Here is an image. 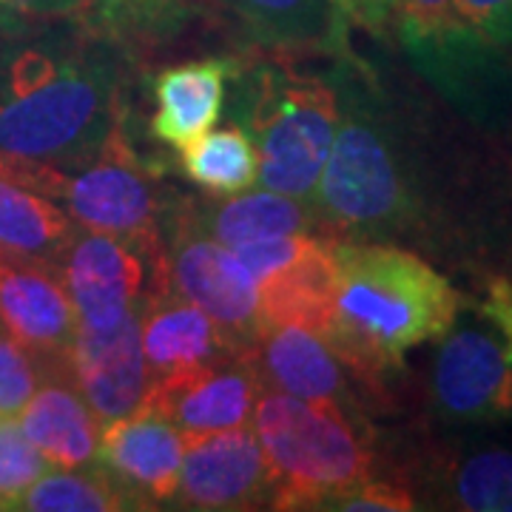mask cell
<instances>
[{
  "instance_id": "obj_1",
  "label": "cell",
  "mask_w": 512,
  "mask_h": 512,
  "mask_svg": "<svg viewBox=\"0 0 512 512\" xmlns=\"http://www.w3.org/2000/svg\"><path fill=\"white\" fill-rule=\"evenodd\" d=\"M123 43L74 15L0 23V160L74 168L123 128Z\"/></svg>"
},
{
  "instance_id": "obj_2",
  "label": "cell",
  "mask_w": 512,
  "mask_h": 512,
  "mask_svg": "<svg viewBox=\"0 0 512 512\" xmlns=\"http://www.w3.org/2000/svg\"><path fill=\"white\" fill-rule=\"evenodd\" d=\"M328 77L339 120L313 194L319 231L367 242L421 239L433 231V211L410 131L362 60L336 57Z\"/></svg>"
},
{
  "instance_id": "obj_3",
  "label": "cell",
  "mask_w": 512,
  "mask_h": 512,
  "mask_svg": "<svg viewBox=\"0 0 512 512\" xmlns=\"http://www.w3.org/2000/svg\"><path fill=\"white\" fill-rule=\"evenodd\" d=\"M464 296L427 259L396 242H333V308L325 342L362 384L402 370L410 350L439 342Z\"/></svg>"
},
{
  "instance_id": "obj_4",
  "label": "cell",
  "mask_w": 512,
  "mask_h": 512,
  "mask_svg": "<svg viewBox=\"0 0 512 512\" xmlns=\"http://www.w3.org/2000/svg\"><path fill=\"white\" fill-rule=\"evenodd\" d=\"M251 427L271 473V510H319L376 478L379 456L362 413L262 387Z\"/></svg>"
},
{
  "instance_id": "obj_5",
  "label": "cell",
  "mask_w": 512,
  "mask_h": 512,
  "mask_svg": "<svg viewBox=\"0 0 512 512\" xmlns=\"http://www.w3.org/2000/svg\"><path fill=\"white\" fill-rule=\"evenodd\" d=\"M231 114L251 137L268 191L313 202L328 163L339 103L328 74L293 72L288 63H239Z\"/></svg>"
},
{
  "instance_id": "obj_6",
  "label": "cell",
  "mask_w": 512,
  "mask_h": 512,
  "mask_svg": "<svg viewBox=\"0 0 512 512\" xmlns=\"http://www.w3.org/2000/svg\"><path fill=\"white\" fill-rule=\"evenodd\" d=\"M20 183L55 200L83 231L148 239L163 245L165 225L180 202L160 183V171L143 160L117 128L103 151L74 168H46L0 160Z\"/></svg>"
},
{
  "instance_id": "obj_7",
  "label": "cell",
  "mask_w": 512,
  "mask_h": 512,
  "mask_svg": "<svg viewBox=\"0 0 512 512\" xmlns=\"http://www.w3.org/2000/svg\"><path fill=\"white\" fill-rule=\"evenodd\" d=\"M163 259L168 291L208 313L228 345L248 356L262 330L256 279L228 245L202 228L191 200H180L165 225Z\"/></svg>"
},
{
  "instance_id": "obj_8",
  "label": "cell",
  "mask_w": 512,
  "mask_h": 512,
  "mask_svg": "<svg viewBox=\"0 0 512 512\" xmlns=\"http://www.w3.org/2000/svg\"><path fill=\"white\" fill-rule=\"evenodd\" d=\"M60 274L86 328H114L168 291L163 245L103 231H80Z\"/></svg>"
},
{
  "instance_id": "obj_9",
  "label": "cell",
  "mask_w": 512,
  "mask_h": 512,
  "mask_svg": "<svg viewBox=\"0 0 512 512\" xmlns=\"http://www.w3.org/2000/svg\"><path fill=\"white\" fill-rule=\"evenodd\" d=\"M430 399L441 419L458 424L512 421V342L478 311L458 313L439 339Z\"/></svg>"
},
{
  "instance_id": "obj_10",
  "label": "cell",
  "mask_w": 512,
  "mask_h": 512,
  "mask_svg": "<svg viewBox=\"0 0 512 512\" xmlns=\"http://www.w3.org/2000/svg\"><path fill=\"white\" fill-rule=\"evenodd\" d=\"M333 242L308 231L231 248L256 279L262 325L288 319L325 333L333 308Z\"/></svg>"
},
{
  "instance_id": "obj_11",
  "label": "cell",
  "mask_w": 512,
  "mask_h": 512,
  "mask_svg": "<svg viewBox=\"0 0 512 512\" xmlns=\"http://www.w3.org/2000/svg\"><path fill=\"white\" fill-rule=\"evenodd\" d=\"M0 330L40 367L69 370L77 313L60 265L0 256Z\"/></svg>"
},
{
  "instance_id": "obj_12",
  "label": "cell",
  "mask_w": 512,
  "mask_h": 512,
  "mask_svg": "<svg viewBox=\"0 0 512 512\" xmlns=\"http://www.w3.org/2000/svg\"><path fill=\"white\" fill-rule=\"evenodd\" d=\"M271 473L254 427L185 439L177 507L202 512L271 507Z\"/></svg>"
},
{
  "instance_id": "obj_13",
  "label": "cell",
  "mask_w": 512,
  "mask_h": 512,
  "mask_svg": "<svg viewBox=\"0 0 512 512\" xmlns=\"http://www.w3.org/2000/svg\"><path fill=\"white\" fill-rule=\"evenodd\" d=\"M262 382L245 353H228L208 365L151 384L146 407L163 413L183 439L211 436L254 419Z\"/></svg>"
},
{
  "instance_id": "obj_14",
  "label": "cell",
  "mask_w": 512,
  "mask_h": 512,
  "mask_svg": "<svg viewBox=\"0 0 512 512\" xmlns=\"http://www.w3.org/2000/svg\"><path fill=\"white\" fill-rule=\"evenodd\" d=\"M69 373L100 424L140 410L151 390L140 342V313L114 328L77 325L69 348Z\"/></svg>"
},
{
  "instance_id": "obj_15",
  "label": "cell",
  "mask_w": 512,
  "mask_h": 512,
  "mask_svg": "<svg viewBox=\"0 0 512 512\" xmlns=\"http://www.w3.org/2000/svg\"><path fill=\"white\" fill-rule=\"evenodd\" d=\"M183 453V433L163 413L143 404L123 419L103 424L97 464L120 481L140 510H157L177 495Z\"/></svg>"
},
{
  "instance_id": "obj_16",
  "label": "cell",
  "mask_w": 512,
  "mask_h": 512,
  "mask_svg": "<svg viewBox=\"0 0 512 512\" xmlns=\"http://www.w3.org/2000/svg\"><path fill=\"white\" fill-rule=\"evenodd\" d=\"M248 359L262 387L362 413L345 362L333 353L322 333L302 322H265L254 348L248 350Z\"/></svg>"
},
{
  "instance_id": "obj_17",
  "label": "cell",
  "mask_w": 512,
  "mask_h": 512,
  "mask_svg": "<svg viewBox=\"0 0 512 512\" xmlns=\"http://www.w3.org/2000/svg\"><path fill=\"white\" fill-rule=\"evenodd\" d=\"M256 46L279 55H350L345 0H217Z\"/></svg>"
},
{
  "instance_id": "obj_18",
  "label": "cell",
  "mask_w": 512,
  "mask_h": 512,
  "mask_svg": "<svg viewBox=\"0 0 512 512\" xmlns=\"http://www.w3.org/2000/svg\"><path fill=\"white\" fill-rule=\"evenodd\" d=\"M237 72L231 57H202L171 66L154 80V114L148 131L157 143L180 151L217 126L228 83Z\"/></svg>"
},
{
  "instance_id": "obj_19",
  "label": "cell",
  "mask_w": 512,
  "mask_h": 512,
  "mask_svg": "<svg viewBox=\"0 0 512 512\" xmlns=\"http://www.w3.org/2000/svg\"><path fill=\"white\" fill-rule=\"evenodd\" d=\"M26 439L57 470H77L97 461L103 424L72 382L69 370L40 373L35 396L18 413Z\"/></svg>"
},
{
  "instance_id": "obj_20",
  "label": "cell",
  "mask_w": 512,
  "mask_h": 512,
  "mask_svg": "<svg viewBox=\"0 0 512 512\" xmlns=\"http://www.w3.org/2000/svg\"><path fill=\"white\" fill-rule=\"evenodd\" d=\"M140 342L151 384L237 353L208 313L174 291L154 296L140 311Z\"/></svg>"
},
{
  "instance_id": "obj_21",
  "label": "cell",
  "mask_w": 512,
  "mask_h": 512,
  "mask_svg": "<svg viewBox=\"0 0 512 512\" xmlns=\"http://www.w3.org/2000/svg\"><path fill=\"white\" fill-rule=\"evenodd\" d=\"M191 208L202 228L228 248L259 242V239L285 237V234L319 231L313 202L293 200L268 188H256V191L248 188L220 202L191 200Z\"/></svg>"
},
{
  "instance_id": "obj_22",
  "label": "cell",
  "mask_w": 512,
  "mask_h": 512,
  "mask_svg": "<svg viewBox=\"0 0 512 512\" xmlns=\"http://www.w3.org/2000/svg\"><path fill=\"white\" fill-rule=\"evenodd\" d=\"M80 231L55 200L0 165V256L60 265Z\"/></svg>"
},
{
  "instance_id": "obj_23",
  "label": "cell",
  "mask_w": 512,
  "mask_h": 512,
  "mask_svg": "<svg viewBox=\"0 0 512 512\" xmlns=\"http://www.w3.org/2000/svg\"><path fill=\"white\" fill-rule=\"evenodd\" d=\"M180 171L191 183L214 197H231L254 188L259 180V157L245 128H211L194 143L177 151Z\"/></svg>"
},
{
  "instance_id": "obj_24",
  "label": "cell",
  "mask_w": 512,
  "mask_h": 512,
  "mask_svg": "<svg viewBox=\"0 0 512 512\" xmlns=\"http://www.w3.org/2000/svg\"><path fill=\"white\" fill-rule=\"evenodd\" d=\"M18 510L26 512H126L140 504L120 487L103 464L77 470H46L23 493Z\"/></svg>"
},
{
  "instance_id": "obj_25",
  "label": "cell",
  "mask_w": 512,
  "mask_h": 512,
  "mask_svg": "<svg viewBox=\"0 0 512 512\" xmlns=\"http://www.w3.org/2000/svg\"><path fill=\"white\" fill-rule=\"evenodd\" d=\"M444 507L467 512H512V450L481 447L447 464L439 478Z\"/></svg>"
},
{
  "instance_id": "obj_26",
  "label": "cell",
  "mask_w": 512,
  "mask_h": 512,
  "mask_svg": "<svg viewBox=\"0 0 512 512\" xmlns=\"http://www.w3.org/2000/svg\"><path fill=\"white\" fill-rule=\"evenodd\" d=\"M177 12L180 0H83L77 18L120 40V35L163 32Z\"/></svg>"
},
{
  "instance_id": "obj_27",
  "label": "cell",
  "mask_w": 512,
  "mask_h": 512,
  "mask_svg": "<svg viewBox=\"0 0 512 512\" xmlns=\"http://www.w3.org/2000/svg\"><path fill=\"white\" fill-rule=\"evenodd\" d=\"M52 464L26 439L18 416H0V510H18L23 493Z\"/></svg>"
},
{
  "instance_id": "obj_28",
  "label": "cell",
  "mask_w": 512,
  "mask_h": 512,
  "mask_svg": "<svg viewBox=\"0 0 512 512\" xmlns=\"http://www.w3.org/2000/svg\"><path fill=\"white\" fill-rule=\"evenodd\" d=\"M40 384V367L0 330V416H18L26 402L35 396Z\"/></svg>"
},
{
  "instance_id": "obj_29",
  "label": "cell",
  "mask_w": 512,
  "mask_h": 512,
  "mask_svg": "<svg viewBox=\"0 0 512 512\" xmlns=\"http://www.w3.org/2000/svg\"><path fill=\"white\" fill-rule=\"evenodd\" d=\"M416 495L410 487L387 478H370L365 484L353 487L348 493H339L322 501L319 510L339 512H410L416 510Z\"/></svg>"
},
{
  "instance_id": "obj_30",
  "label": "cell",
  "mask_w": 512,
  "mask_h": 512,
  "mask_svg": "<svg viewBox=\"0 0 512 512\" xmlns=\"http://www.w3.org/2000/svg\"><path fill=\"white\" fill-rule=\"evenodd\" d=\"M456 9L476 35L512 57V0H456Z\"/></svg>"
},
{
  "instance_id": "obj_31",
  "label": "cell",
  "mask_w": 512,
  "mask_h": 512,
  "mask_svg": "<svg viewBox=\"0 0 512 512\" xmlns=\"http://www.w3.org/2000/svg\"><path fill=\"white\" fill-rule=\"evenodd\" d=\"M353 26H362L370 35H396L399 0H345Z\"/></svg>"
},
{
  "instance_id": "obj_32",
  "label": "cell",
  "mask_w": 512,
  "mask_h": 512,
  "mask_svg": "<svg viewBox=\"0 0 512 512\" xmlns=\"http://www.w3.org/2000/svg\"><path fill=\"white\" fill-rule=\"evenodd\" d=\"M83 0H0V23L80 15Z\"/></svg>"
},
{
  "instance_id": "obj_33",
  "label": "cell",
  "mask_w": 512,
  "mask_h": 512,
  "mask_svg": "<svg viewBox=\"0 0 512 512\" xmlns=\"http://www.w3.org/2000/svg\"><path fill=\"white\" fill-rule=\"evenodd\" d=\"M476 311L493 322L512 342V279L507 276H490L487 279V293L476 305Z\"/></svg>"
}]
</instances>
